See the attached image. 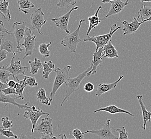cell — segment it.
I'll list each match as a JSON object with an SVG mask.
<instances>
[{"instance_id": "1", "label": "cell", "mask_w": 151, "mask_h": 139, "mask_svg": "<svg viewBox=\"0 0 151 139\" xmlns=\"http://www.w3.org/2000/svg\"><path fill=\"white\" fill-rule=\"evenodd\" d=\"M92 69L91 67H88L86 70L84 71L83 72L79 74L77 77L75 78L69 77L67 81L65 82V87H66V94L64 97V99L61 103V106H62L65 101H68L69 100L70 96L73 93L78 91L79 90L80 84L82 80L84 79L86 76H87L88 72L91 71Z\"/></svg>"}, {"instance_id": "2", "label": "cell", "mask_w": 151, "mask_h": 139, "mask_svg": "<svg viewBox=\"0 0 151 139\" xmlns=\"http://www.w3.org/2000/svg\"><path fill=\"white\" fill-rule=\"evenodd\" d=\"M71 69V66L68 65L63 69L56 67L54 70V72H55L56 76L52 85V90L50 94V103H52V101L53 100V99L58 89L62 85L65 83L67 80L70 77L69 75V72Z\"/></svg>"}, {"instance_id": "3", "label": "cell", "mask_w": 151, "mask_h": 139, "mask_svg": "<svg viewBox=\"0 0 151 139\" xmlns=\"http://www.w3.org/2000/svg\"><path fill=\"white\" fill-rule=\"evenodd\" d=\"M83 22H85V20L83 19L80 20L77 29L73 33L68 34L61 42V44H62L65 47L68 48L71 51V52L75 54L77 53L76 49L77 46L79 43H80L81 41V39L79 37V31L81 23Z\"/></svg>"}, {"instance_id": "4", "label": "cell", "mask_w": 151, "mask_h": 139, "mask_svg": "<svg viewBox=\"0 0 151 139\" xmlns=\"http://www.w3.org/2000/svg\"><path fill=\"white\" fill-rule=\"evenodd\" d=\"M116 26L117 25L116 24H114L111 27L110 32L107 34L99 35L97 36L88 37L87 38H84V41L85 42L91 41V42H94L96 45V52H97L100 48H103L106 44H107L108 42L111 40L113 35L117 30H119L121 28V26H119L116 27Z\"/></svg>"}, {"instance_id": "5", "label": "cell", "mask_w": 151, "mask_h": 139, "mask_svg": "<svg viewBox=\"0 0 151 139\" xmlns=\"http://www.w3.org/2000/svg\"><path fill=\"white\" fill-rule=\"evenodd\" d=\"M6 50L9 55H15L16 53H20L18 49V45L14 33H6L1 37L0 51Z\"/></svg>"}, {"instance_id": "6", "label": "cell", "mask_w": 151, "mask_h": 139, "mask_svg": "<svg viewBox=\"0 0 151 139\" xmlns=\"http://www.w3.org/2000/svg\"><path fill=\"white\" fill-rule=\"evenodd\" d=\"M111 119H108L105 124H101L102 128L101 129L87 130L84 132L83 134H94L99 136V139H118L119 138L114 135L111 131Z\"/></svg>"}, {"instance_id": "7", "label": "cell", "mask_w": 151, "mask_h": 139, "mask_svg": "<svg viewBox=\"0 0 151 139\" xmlns=\"http://www.w3.org/2000/svg\"><path fill=\"white\" fill-rule=\"evenodd\" d=\"M35 38L36 36L33 34L31 29L26 27L23 42L21 44V46L24 47L25 50L23 59L33 55V50L35 47Z\"/></svg>"}, {"instance_id": "8", "label": "cell", "mask_w": 151, "mask_h": 139, "mask_svg": "<svg viewBox=\"0 0 151 139\" xmlns=\"http://www.w3.org/2000/svg\"><path fill=\"white\" fill-rule=\"evenodd\" d=\"M0 68L8 71L17 82H19L18 76L24 74L29 69L28 67L22 66L20 61H15V57L12 58L9 65L8 64L6 67H1Z\"/></svg>"}, {"instance_id": "9", "label": "cell", "mask_w": 151, "mask_h": 139, "mask_svg": "<svg viewBox=\"0 0 151 139\" xmlns=\"http://www.w3.org/2000/svg\"><path fill=\"white\" fill-rule=\"evenodd\" d=\"M30 20L32 29H37L40 34L43 35L44 34L41 31V27L46 24L47 20L45 19V14L41 8L36 9L32 13Z\"/></svg>"}, {"instance_id": "10", "label": "cell", "mask_w": 151, "mask_h": 139, "mask_svg": "<svg viewBox=\"0 0 151 139\" xmlns=\"http://www.w3.org/2000/svg\"><path fill=\"white\" fill-rule=\"evenodd\" d=\"M43 115L49 116L50 114L45 112L40 108L37 109L35 106H32L31 109H26V111L24 113V117L26 119H29L32 123V128L31 133H33L35 131V126L37 124V122L41 116Z\"/></svg>"}, {"instance_id": "11", "label": "cell", "mask_w": 151, "mask_h": 139, "mask_svg": "<svg viewBox=\"0 0 151 139\" xmlns=\"http://www.w3.org/2000/svg\"><path fill=\"white\" fill-rule=\"evenodd\" d=\"M26 22L25 21H21L15 22L13 25L12 28L14 29V34L15 35L16 40L17 41L18 45V49L20 53L23 51V48H22L20 41L24 38L25 32L26 30Z\"/></svg>"}, {"instance_id": "12", "label": "cell", "mask_w": 151, "mask_h": 139, "mask_svg": "<svg viewBox=\"0 0 151 139\" xmlns=\"http://www.w3.org/2000/svg\"><path fill=\"white\" fill-rule=\"evenodd\" d=\"M78 9V6L73 7L70 11H69L65 14L58 17L52 18L51 20L60 29L64 31L67 34H70V31L68 29V26L69 23V20L70 19V15L73 11L76 10Z\"/></svg>"}, {"instance_id": "13", "label": "cell", "mask_w": 151, "mask_h": 139, "mask_svg": "<svg viewBox=\"0 0 151 139\" xmlns=\"http://www.w3.org/2000/svg\"><path fill=\"white\" fill-rule=\"evenodd\" d=\"M52 118L46 117L41 119L40 122L37 124L35 130L41 133L50 134L51 136L53 135V125Z\"/></svg>"}, {"instance_id": "14", "label": "cell", "mask_w": 151, "mask_h": 139, "mask_svg": "<svg viewBox=\"0 0 151 139\" xmlns=\"http://www.w3.org/2000/svg\"><path fill=\"white\" fill-rule=\"evenodd\" d=\"M139 18L140 16L139 15L138 18L134 17V21H132L130 23H128V21L126 20L122 21V24L124 25V28L123 29V35L131 34L136 33L138 31V29H139L141 25L146 22L145 21H142L141 22H139L138 21Z\"/></svg>"}, {"instance_id": "15", "label": "cell", "mask_w": 151, "mask_h": 139, "mask_svg": "<svg viewBox=\"0 0 151 139\" xmlns=\"http://www.w3.org/2000/svg\"><path fill=\"white\" fill-rule=\"evenodd\" d=\"M104 53V47L100 48L97 52H95L93 54V59L91 63V68L92 70L87 73V77H90L97 72V69L101 65L102 63V57Z\"/></svg>"}, {"instance_id": "16", "label": "cell", "mask_w": 151, "mask_h": 139, "mask_svg": "<svg viewBox=\"0 0 151 139\" xmlns=\"http://www.w3.org/2000/svg\"><path fill=\"white\" fill-rule=\"evenodd\" d=\"M111 9L108 12L107 15L105 16V17L104 18V19L111 16L116 15L120 13L123 10L125 6L128 5L129 0H127L125 2H122L121 0H115L111 1Z\"/></svg>"}, {"instance_id": "17", "label": "cell", "mask_w": 151, "mask_h": 139, "mask_svg": "<svg viewBox=\"0 0 151 139\" xmlns=\"http://www.w3.org/2000/svg\"><path fill=\"white\" fill-rule=\"evenodd\" d=\"M18 99V97L17 96L16 97H12V96H9V95H4L1 91H0V102L4 103L6 105L7 104H11L17 107L19 109H31L32 107L29 106V102H27L26 104H19L16 102V100Z\"/></svg>"}, {"instance_id": "18", "label": "cell", "mask_w": 151, "mask_h": 139, "mask_svg": "<svg viewBox=\"0 0 151 139\" xmlns=\"http://www.w3.org/2000/svg\"><path fill=\"white\" fill-rule=\"evenodd\" d=\"M124 75H121L116 81L111 84H100L98 85L97 89L96 90V96H100L102 94L107 93L111 90H114L116 88V86L119 81L123 78Z\"/></svg>"}, {"instance_id": "19", "label": "cell", "mask_w": 151, "mask_h": 139, "mask_svg": "<svg viewBox=\"0 0 151 139\" xmlns=\"http://www.w3.org/2000/svg\"><path fill=\"white\" fill-rule=\"evenodd\" d=\"M136 98L138 101L142 111V119L144 121V125L142 126V128L144 130H145L147 122H151V112L147 110L146 107L143 102V96L142 95H138L136 96Z\"/></svg>"}, {"instance_id": "20", "label": "cell", "mask_w": 151, "mask_h": 139, "mask_svg": "<svg viewBox=\"0 0 151 139\" xmlns=\"http://www.w3.org/2000/svg\"><path fill=\"white\" fill-rule=\"evenodd\" d=\"M99 111H105V112H109L111 114H113V115L118 113H125L126 114H128L130 116H132V117L134 116L132 113H130L129 111L121 109L119 107H117L115 105H110L106 107H100L98 109L95 110L94 111V113H96V112H98Z\"/></svg>"}, {"instance_id": "21", "label": "cell", "mask_w": 151, "mask_h": 139, "mask_svg": "<svg viewBox=\"0 0 151 139\" xmlns=\"http://www.w3.org/2000/svg\"><path fill=\"white\" fill-rule=\"evenodd\" d=\"M103 57L108 58H119L116 48L114 46L111 40L104 47Z\"/></svg>"}, {"instance_id": "22", "label": "cell", "mask_w": 151, "mask_h": 139, "mask_svg": "<svg viewBox=\"0 0 151 139\" xmlns=\"http://www.w3.org/2000/svg\"><path fill=\"white\" fill-rule=\"evenodd\" d=\"M101 8V6H99V8L96 11V14L93 16H90L88 18V20L89 22V26H88V29H87V34H86L87 36H88L90 34L91 30L96 28V27L98 26L100 23L101 22V20H100L98 15H99V11Z\"/></svg>"}, {"instance_id": "23", "label": "cell", "mask_w": 151, "mask_h": 139, "mask_svg": "<svg viewBox=\"0 0 151 139\" xmlns=\"http://www.w3.org/2000/svg\"><path fill=\"white\" fill-rule=\"evenodd\" d=\"M17 1L18 4L19 10L23 12L25 15L30 14L29 11L35 7V5L30 0H17Z\"/></svg>"}, {"instance_id": "24", "label": "cell", "mask_w": 151, "mask_h": 139, "mask_svg": "<svg viewBox=\"0 0 151 139\" xmlns=\"http://www.w3.org/2000/svg\"><path fill=\"white\" fill-rule=\"evenodd\" d=\"M9 2L7 0H3V1L0 2V13L6 21L9 22L11 20V15L10 10L8 8Z\"/></svg>"}, {"instance_id": "25", "label": "cell", "mask_w": 151, "mask_h": 139, "mask_svg": "<svg viewBox=\"0 0 151 139\" xmlns=\"http://www.w3.org/2000/svg\"><path fill=\"white\" fill-rule=\"evenodd\" d=\"M27 77V76L26 75L23 76V79L21 81H19V82H17L14 87L16 90V93L17 94L18 99L19 100H24L25 99L23 95V92L25 88L27 86V85L26 83Z\"/></svg>"}, {"instance_id": "26", "label": "cell", "mask_w": 151, "mask_h": 139, "mask_svg": "<svg viewBox=\"0 0 151 139\" xmlns=\"http://www.w3.org/2000/svg\"><path fill=\"white\" fill-rule=\"evenodd\" d=\"M138 14L140 16V19L142 21H151V8L146 6L145 4L142 3V7L140 8Z\"/></svg>"}, {"instance_id": "27", "label": "cell", "mask_w": 151, "mask_h": 139, "mask_svg": "<svg viewBox=\"0 0 151 139\" xmlns=\"http://www.w3.org/2000/svg\"><path fill=\"white\" fill-rule=\"evenodd\" d=\"M43 65V75L42 77L44 78L47 79L49 78L50 73L52 71H54L55 70V64L52 61H45Z\"/></svg>"}, {"instance_id": "28", "label": "cell", "mask_w": 151, "mask_h": 139, "mask_svg": "<svg viewBox=\"0 0 151 139\" xmlns=\"http://www.w3.org/2000/svg\"><path fill=\"white\" fill-rule=\"evenodd\" d=\"M37 95V100L38 101L48 106H50L51 103L50 102V98H48L47 96L46 90L44 88H40L38 90Z\"/></svg>"}, {"instance_id": "29", "label": "cell", "mask_w": 151, "mask_h": 139, "mask_svg": "<svg viewBox=\"0 0 151 139\" xmlns=\"http://www.w3.org/2000/svg\"><path fill=\"white\" fill-rule=\"evenodd\" d=\"M29 63L31 67V71L29 73L33 75H37L39 70L43 67L42 63L40 60L37 58H35V60L33 61H29Z\"/></svg>"}, {"instance_id": "30", "label": "cell", "mask_w": 151, "mask_h": 139, "mask_svg": "<svg viewBox=\"0 0 151 139\" xmlns=\"http://www.w3.org/2000/svg\"><path fill=\"white\" fill-rule=\"evenodd\" d=\"M52 42H50L48 44H47L45 42L42 43L39 46V51L43 57L47 58L50 55V50L49 47L51 45Z\"/></svg>"}, {"instance_id": "31", "label": "cell", "mask_w": 151, "mask_h": 139, "mask_svg": "<svg viewBox=\"0 0 151 139\" xmlns=\"http://www.w3.org/2000/svg\"><path fill=\"white\" fill-rule=\"evenodd\" d=\"M0 80L1 82L8 85L9 82V79L12 74L8 71L0 68Z\"/></svg>"}, {"instance_id": "32", "label": "cell", "mask_w": 151, "mask_h": 139, "mask_svg": "<svg viewBox=\"0 0 151 139\" xmlns=\"http://www.w3.org/2000/svg\"><path fill=\"white\" fill-rule=\"evenodd\" d=\"M2 124L1 126V128H3L4 130H10L14 126L13 120H10L8 117H3L2 118Z\"/></svg>"}, {"instance_id": "33", "label": "cell", "mask_w": 151, "mask_h": 139, "mask_svg": "<svg viewBox=\"0 0 151 139\" xmlns=\"http://www.w3.org/2000/svg\"><path fill=\"white\" fill-rule=\"evenodd\" d=\"M79 0H60L57 4L58 8H68L70 6H74Z\"/></svg>"}, {"instance_id": "34", "label": "cell", "mask_w": 151, "mask_h": 139, "mask_svg": "<svg viewBox=\"0 0 151 139\" xmlns=\"http://www.w3.org/2000/svg\"><path fill=\"white\" fill-rule=\"evenodd\" d=\"M0 133L3 136H5L8 138H14L15 139H17L18 136L12 132L10 130H4L3 128L0 127Z\"/></svg>"}, {"instance_id": "35", "label": "cell", "mask_w": 151, "mask_h": 139, "mask_svg": "<svg viewBox=\"0 0 151 139\" xmlns=\"http://www.w3.org/2000/svg\"><path fill=\"white\" fill-rule=\"evenodd\" d=\"M119 133V138L118 139H129L128 133L127 132L124 126H121L119 128L115 130Z\"/></svg>"}, {"instance_id": "36", "label": "cell", "mask_w": 151, "mask_h": 139, "mask_svg": "<svg viewBox=\"0 0 151 139\" xmlns=\"http://www.w3.org/2000/svg\"><path fill=\"white\" fill-rule=\"evenodd\" d=\"M26 83L29 86L31 87H37L39 85L38 82H37L36 78L34 76L27 77Z\"/></svg>"}, {"instance_id": "37", "label": "cell", "mask_w": 151, "mask_h": 139, "mask_svg": "<svg viewBox=\"0 0 151 139\" xmlns=\"http://www.w3.org/2000/svg\"><path fill=\"white\" fill-rule=\"evenodd\" d=\"M72 134L75 139H84V135L83 132H81L78 128H76L73 130L72 131Z\"/></svg>"}, {"instance_id": "38", "label": "cell", "mask_w": 151, "mask_h": 139, "mask_svg": "<svg viewBox=\"0 0 151 139\" xmlns=\"http://www.w3.org/2000/svg\"><path fill=\"white\" fill-rule=\"evenodd\" d=\"M0 91H1L4 95H10V94H13V95H17V94L16 93V90L15 88L14 87H8L6 89L4 90H1Z\"/></svg>"}, {"instance_id": "39", "label": "cell", "mask_w": 151, "mask_h": 139, "mask_svg": "<svg viewBox=\"0 0 151 139\" xmlns=\"http://www.w3.org/2000/svg\"><path fill=\"white\" fill-rule=\"evenodd\" d=\"M6 33L7 34H12L13 33L9 31V30L6 29L4 25V23L2 20L0 21V35H1V37H2L3 35Z\"/></svg>"}, {"instance_id": "40", "label": "cell", "mask_w": 151, "mask_h": 139, "mask_svg": "<svg viewBox=\"0 0 151 139\" xmlns=\"http://www.w3.org/2000/svg\"><path fill=\"white\" fill-rule=\"evenodd\" d=\"M84 89L86 92H87L88 93H90L94 90V86L92 83H91L90 82H88L85 85Z\"/></svg>"}, {"instance_id": "41", "label": "cell", "mask_w": 151, "mask_h": 139, "mask_svg": "<svg viewBox=\"0 0 151 139\" xmlns=\"http://www.w3.org/2000/svg\"><path fill=\"white\" fill-rule=\"evenodd\" d=\"M0 52V62H2L8 58V54H9V53L6 50H3Z\"/></svg>"}, {"instance_id": "42", "label": "cell", "mask_w": 151, "mask_h": 139, "mask_svg": "<svg viewBox=\"0 0 151 139\" xmlns=\"http://www.w3.org/2000/svg\"><path fill=\"white\" fill-rule=\"evenodd\" d=\"M34 139H38L36 138H34ZM58 139V137L55 136H51L50 134H47L42 133V135L39 139Z\"/></svg>"}, {"instance_id": "43", "label": "cell", "mask_w": 151, "mask_h": 139, "mask_svg": "<svg viewBox=\"0 0 151 139\" xmlns=\"http://www.w3.org/2000/svg\"><path fill=\"white\" fill-rule=\"evenodd\" d=\"M16 82H16V81H14V80H9L8 83V87H14V88L15 85H16Z\"/></svg>"}, {"instance_id": "44", "label": "cell", "mask_w": 151, "mask_h": 139, "mask_svg": "<svg viewBox=\"0 0 151 139\" xmlns=\"http://www.w3.org/2000/svg\"><path fill=\"white\" fill-rule=\"evenodd\" d=\"M58 139H68L67 137V135L65 134L62 133L60 134L58 136Z\"/></svg>"}, {"instance_id": "45", "label": "cell", "mask_w": 151, "mask_h": 139, "mask_svg": "<svg viewBox=\"0 0 151 139\" xmlns=\"http://www.w3.org/2000/svg\"><path fill=\"white\" fill-rule=\"evenodd\" d=\"M8 85L7 84H6L4 83H3L2 82H0V90H4V89H6V88H8Z\"/></svg>"}, {"instance_id": "46", "label": "cell", "mask_w": 151, "mask_h": 139, "mask_svg": "<svg viewBox=\"0 0 151 139\" xmlns=\"http://www.w3.org/2000/svg\"><path fill=\"white\" fill-rule=\"evenodd\" d=\"M19 139H28V137L26 136L25 134L23 133L20 134V137H19Z\"/></svg>"}, {"instance_id": "47", "label": "cell", "mask_w": 151, "mask_h": 139, "mask_svg": "<svg viewBox=\"0 0 151 139\" xmlns=\"http://www.w3.org/2000/svg\"><path fill=\"white\" fill-rule=\"evenodd\" d=\"M113 1H115V0H102V2L104 3H109Z\"/></svg>"}, {"instance_id": "48", "label": "cell", "mask_w": 151, "mask_h": 139, "mask_svg": "<svg viewBox=\"0 0 151 139\" xmlns=\"http://www.w3.org/2000/svg\"><path fill=\"white\" fill-rule=\"evenodd\" d=\"M142 3H144L145 2H151V0H140Z\"/></svg>"}]
</instances>
